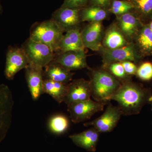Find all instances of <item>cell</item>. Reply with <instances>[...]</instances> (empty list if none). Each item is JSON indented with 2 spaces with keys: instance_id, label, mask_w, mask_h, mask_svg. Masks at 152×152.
<instances>
[{
  "instance_id": "obj_1",
  "label": "cell",
  "mask_w": 152,
  "mask_h": 152,
  "mask_svg": "<svg viewBox=\"0 0 152 152\" xmlns=\"http://www.w3.org/2000/svg\"><path fill=\"white\" fill-rule=\"evenodd\" d=\"M148 98L145 92L132 82H123L109 99L116 101L123 115H131L138 114Z\"/></svg>"
},
{
  "instance_id": "obj_2",
  "label": "cell",
  "mask_w": 152,
  "mask_h": 152,
  "mask_svg": "<svg viewBox=\"0 0 152 152\" xmlns=\"http://www.w3.org/2000/svg\"><path fill=\"white\" fill-rule=\"evenodd\" d=\"M92 96L95 101L108 102L121 86V82L108 71H93L90 81Z\"/></svg>"
},
{
  "instance_id": "obj_3",
  "label": "cell",
  "mask_w": 152,
  "mask_h": 152,
  "mask_svg": "<svg viewBox=\"0 0 152 152\" xmlns=\"http://www.w3.org/2000/svg\"><path fill=\"white\" fill-rule=\"evenodd\" d=\"M64 32L53 20L37 23L32 27L30 38L47 45L55 52L58 51L59 45Z\"/></svg>"
},
{
  "instance_id": "obj_4",
  "label": "cell",
  "mask_w": 152,
  "mask_h": 152,
  "mask_svg": "<svg viewBox=\"0 0 152 152\" xmlns=\"http://www.w3.org/2000/svg\"><path fill=\"white\" fill-rule=\"evenodd\" d=\"M29 61V64L43 69L54 60L55 53L45 44L29 38L21 47Z\"/></svg>"
},
{
  "instance_id": "obj_5",
  "label": "cell",
  "mask_w": 152,
  "mask_h": 152,
  "mask_svg": "<svg viewBox=\"0 0 152 152\" xmlns=\"http://www.w3.org/2000/svg\"><path fill=\"white\" fill-rule=\"evenodd\" d=\"M107 102L91 99L74 103L67 105V110L72 122L77 124L89 119L95 114L103 110Z\"/></svg>"
},
{
  "instance_id": "obj_6",
  "label": "cell",
  "mask_w": 152,
  "mask_h": 152,
  "mask_svg": "<svg viewBox=\"0 0 152 152\" xmlns=\"http://www.w3.org/2000/svg\"><path fill=\"white\" fill-rule=\"evenodd\" d=\"M14 105L11 90L6 85H0V143L10 128Z\"/></svg>"
},
{
  "instance_id": "obj_7",
  "label": "cell",
  "mask_w": 152,
  "mask_h": 152,
  "mask_svg": "<svg viewBox=\"0 0 152 152\" xmlns=\"http://www.w3.org/2000/svg\"><path fill=\"white\" fill-rule=\"evenodd\" d=\"M122 115V113L118 107L109 103L101 116L92 121L85 123L84 125L85 126H92L100 134L110 132L116 127Z\"/></svg>"
},
{
  "instance_id": "obj_8",
  "label": "cell",
  "mask_w": 152,
  "mask_h": 152,
  "mask_svg": "<svg viewBox=\"0 0 152 152\" xmlns=\"http://www.w3.org/2000/svg\"><path fill=\"white\" fill-rule=\"evenodd\" d=\"M80 10L61 7L54 13L51 19L64 33L79 29V25L82 22Z\"/></svg>"
},
{
  "instance_id": "obj_9",
  "label": "cell",
  "mask_w": 152,
  "mask_h": 152,
  "mask_svg": "<svg viewBox=\"0 0 152 152\" xmlns=\"http://www.w3.org/2000/svg\"><path fill=\"white\" fill-rule=\"evenodd\" d=\"M29 61L22 48H11L7 53L5 75L9 80L13 78L19 71L26 69Z\"/></svg>"
},
{
  "instance_id": "obj_10",
  "label": "cell",
  "mask_w": 152,
  "mask_h": 152,
  "mask_svg": "<svg viewBox=\"0 0 152 152\" xmlns=\"http://www.w3.org/2000/svg\"><path fill=\"white\" fill-rule=\"evenodd\" d=\"M53 61L70 71L89 69L85 50L58 52L55 53Z\"/></svg>"
},
{
  "instance_id": "obj_11",
  "label": "cell",
  "mask_w": 152,
  "mask_h": 152,
  "mask_svg": "<svg viewBox=\"0 0 152 152\" xmlns=\"http://www.w3.org/2000/svg\"><path fill=\"white\" fill-rule=\"evenodd\" d=\"M91 88L89 81L77 79L68 84L67 92L64 102L67 105L91 99Z\"/></svg>"
},
{
  "instance_id": "obj_12",
  "label": "cell",
  "mask_w": 152,
  "mask_h": 152,
  "mask_svg": "<svg viewBox=\"0 0 152 152\" xmlns=\"http://www.w3.org/2000/svg\"><path fill=\"white\" fill-rule=\"evenodd\" d=\"M102 51L104 66L113 63L122 62L125 61L135 62L137 60V54L134 45L128 44L126 45L114 50H107L102 47Z\"/></svg>"
},
{
  "instance_id": "obj_13",
  "label": "cell",
  "mask_w": 152,
  "mask_h": 152,
  "mask_svg": "<svg viewBox=\"0 0 152 152\" xmlns=\"http://www.w3.org/2000/svg\"><path fill=\"white\" fill-rule=\"evenodd\" d=\"M103 28L101 22L90 23L81 32L85 48L99 51L102 48Z\"/></svg>"
},
{
  "instance_id": "obj_14",
  "label": "cell",
  "mask_w": 152,
  "mask_h": 152,
  "mask_svg": "<svg viewBox=\"0 0 152 152\" xmlns=\"http://www.w3.org/2000/svg\"><path fill=\"white\" fill-rule=\"evenodd\" d=\"M25 69L29 89L33 100H36L44 94L43 69L29 64Z\"/></svg>"
},
{
  "instance_id": "obj_15",
  "label": "cell",
  "mask_w": 152,
  "mask_h": 152,
  "mask_svg": "<svg viewBox=\"0 0 152 152\" xmlns=\"http://www.w3.org/2000/svg\"><path fill=\"white\" fill-rule=\"evenodd\" d=\"M100 133L94 128L69 136L70 139L78 147L89 152H94L96 150Z\"/></svg>"
},
{
  "instance_id": "obj_16",
  "label": "cell",
  "mask_w": 152,
  "mask_h": 152,
  "mask_svg": "<svg viewBox=\"0 0 152 152\" xmlns=\"http://www.w3.org/2000/svg\"><path fill=\"white\" fill-rule=\"evenodd\" d=\"M44 79L52 80L65 84L72 80L73 73L53 60L43 70Z\"/></svg>"
},
{
  "instance_id": "obj_17",
  "label": "cell",
  "mask_w": 152,
  "mask_h": 152,
  "mask_svg": "<svg viewBox=\"0 0 152 152\" xmlns=\"http://www.w3.org/2000/svg\"><path fill=\"white\" fill-rule=\"evenodd\" d=\"M85 48L81 32L79 29H76L68 31L64 34L60 41L58 52L85 50Z\"/></svg>"
},
{
  "instance_id": "obj_18",
  "label": "cell",
  "mask_w": 152,
  "mask_h": 152,
  "mask_svg": "<svg viewBox=\"0 0 152 152\" xmlns=\"http://www.w3.org/2000/svg\"><path fill=\"white\" fill-rule=\"evenodd\" d=\"M128 44L124 35L116 25L108 29L102 40V48L107 50L119 48Z\"/></svg>"
},
{
  "instance_id": "obj_19",
  "label": "cell",
  "mask_w": 152,
  "mask_h": 152,
  "mask_svg": "<svg viewBox=\"0 0 152 152\" xmlns=\"http://www.w3.org/2000/svg\"><path fill=\"white\" fill-rule=\"evenodd\" d=\"M68 84L44 79L43 92L48 94L61 104L64 102L67 92Z\"/></svg>"
},
{
  "instance_id": "obj_20",
  "label": "cell",
  "mask_w": 152,
  "mask_h": 152,
  "mask_svg": "<svg viewBox=\"0 0 152 152\" xmlns=\"http://www.w3.org/2000/svg\"><path fill=\"white\" fill-rule=\"evenodd\" d=\"M118 27L125 37L131 39L137 31L138 20L133 14L130 13L118 17Z\"/></svg>"
},
{
  "instance_id": "obj_21",
  "label": "cell",
  "mask_w": 152,
  "mask_h": 152,
  "mask_svg": "<svg viewBox=\"0 0 152 152\" xmlns=\"http://www.w3.org/2000/svg\"><path fill=\"white\" fill-rule=\"evenodd\" d=\"M80 16L82 22H101L106 18L107 13L105 9L92 6L80 12Z\"/></svg>"
},
{
  "instance_id": "obj_22",
  "label": "cell",
  "mask_w": 152,
  "mask_h": 152,
  "mask_svg": "<svg viewBox=\"0 0 152 152\" xmlns=\"http://www.w3.org/2000/svg\"><path fill=\"white\" fill-rule=\"evenodd\" d=\"M50 130L57 134H63L67 130L69 127L68 118L62 115H58L51 118L49 123Z\"/></svg>"
},
{
  "instance_id": "obj_23",
  "label": "cell",
  "mask_w": 152,
  "mask_h": 152,
  "mask_svg": "<svg viewBox=\"0 0 152 152\" xmlns=\"http://www.w3.org/2000/svg\"><path fill=\"white\" fill-rule=\"evenodd\" d=\"M137 42L142 50L152 51V32L149 27L145 26L142 29L138 35Z\"/></svg>"
},
{
  "instance_id": "obj_24",
  "label": "cell",
  "mask_w": 152,
  "mask_h": 152,
  "mask_svg": "<svg viewBox=\"0 0 152 152\" xmlns=\"http://www.w3.org/2000/svg\"><path fill=\"white\" fill-rule=\"evenodd\" d=\"M134 7L133 4L126 1L114 0L112 3L111 11L113 13L119 17L129 12Z\"/></svg>"
},
{
  "instance_id": "obj_25",
  "label": "cell",
  "mask_w": 152,
  "mask_h": 152,
  "mask_svg": "<svg viewBox=\"0 0 152 152\" xmlns=\"http://www.w3.org/2000/svg\"><path fill=\"white\" fill-rule=\"evenodd\" d=\"M137 75L139 78L145 81L150 80L152 79V64L146 62L143 63L137 68Z\"/></svg>"
},
{
  "instance_id": "obj_26",
  "label": "cell",
  "mask_w": 152,
  "mask_h": 152,
  "mask_svg": "<svg viewBox=\"0 0 152 152\" xmlns=\"http://www.w3.org/2000/svg\"><path fill=\"white\" fill-rule=\"evenodd\" d=\"M107 67L109 69V72L117 78L125 80L126 78L127 75L126 74L122 65L120 62L113 63Z\"/></svg>"
},
{
  "instance_id": "obj_27",
  "label": "cell",
  "mask_w": 152,
  "mask_h": 152,
  "mask_svg": "<svg viewBox=\"0 0 152 152\" xmlns=\"http://www.w3.org/2000/svg\"><path fill=\"white\" fill-rule=\"evenodd\" d=\"M88 0H64L62 7L80 9L86 5Z\"/></svg>"
},
{
  "instance_id": "obj_28",
  "label": "cell",
  "mask_w": 152,
  "mask_h": 152,
  "mask_svg": "<svg viewBox=\"0 0 152 152\" xmlns=\"http://www.w3.org/2000/svg\"><path fill=\"white\" fill-rule=\"evenodd\" d=\"M138 8L144 14H148L152 11V0H135Z\"/></svg>"
},
{
  "instance_id": "obj_29",
  "label": "cell",
  "mask_w": 152,
  "mask_h": 152,
  "mask_svg": "<svg viewBox=\"0 0 152 152\" xmlns=\"http://www.w3.org/2000/svg\"><path fill=\"white\" fill-rule=\"evenodd\" d=\"M127 75H134L137 73V68L134 64L130 61H125L121 62Z\"/></svg>"
},
{
  "instance_id": "obj_30",
  "label": "cell",
  "mask_w": 152,
  "mask_h": 152,
  "mask_svg": "<svg viewBox=\"0 0 152 152\" xmlns=\"http://www.w3.org/2000/svg\"><path fill=\"white\" fill-rule=\"evenodd\" d=\"M93 6L100 7L103 9H106L110 4L112 0H91Z\"/></svg>"
},
{
  "instance_id": "obj_31",
  "label": "cell",
  "mask_w": 152,
  "mask_h": 152,
  "mask_svg": "<svg viewBox=\"0 0 152 152\" xmlns=\"http://www.w3.org/2000/svg\"><path fill=\"white\" fill-rule=\"evenodd\" d=\"M148 102L150 104H151V105L152 110V95L148 98Z\"/></svg>"
},
{
  "instance_id": "obj_32",
  "label": "cell",
  "mask_w": 152,
  "mask_h": 152,
  "mask_svg": "<svg viewBox=\"0 0 152 152\" xmlns=\"http://www.w3.org/2000/svg\"><path fill=\"white\" fill-rule=\"evenodd\" d=\"M149 27L150 29L151 30V31H152V21L151 22V23H150L149 26Z\"/></svg>"
}]
</instances>
